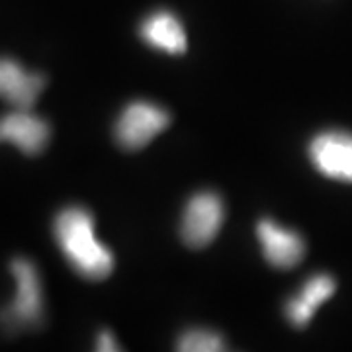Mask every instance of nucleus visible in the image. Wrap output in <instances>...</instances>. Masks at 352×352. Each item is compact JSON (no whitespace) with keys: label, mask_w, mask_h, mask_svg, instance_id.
I'll use <instances>...</instances> for the list:
<instances>
[{"label":"nucleus","mask_w":352,"mask_h":352,"mask_svg":"<svg viewBox=\"0 0 352 352\" xmlns=\"http://www.w3.org/2000/svg\"><path fill=\"white\" fill-rule=\"evenodd\" d=\"M59 249L78 276L100 282L113 272V252L96 237L94 215L82 206H69L53 221Z\"/></svg>","instance_id":"obj_1"},{"label":"nucleus","mask_w":352,"mask_h":352,"mask_svg":"<svg viewBox=\"0 0 352 352\" xmlns=\"http://www.w3.org/2000/svg\"><path fill=\"white\" fill-rule=\"evenodd\" d=\"M10 270L16 280V296L0 314L2 327L6 331L39 327L43 321V286L36 264L28 258H14Z\"/></svg>","instance_id":"obj_2"},{"label":"nucleus","mask_w":352,"mask_h":352,"mask_svg":"<svg viewBox=\"0 0 352 352\" xmlns=\"http://www.w3.org/2000/svg\"><path fill=\"white\" fill-rule=\"evenodd\" d=\"M170 124V113L151 102H131L120 113L113 135L126 151H139L149 145Z\"/></svg>","instance_id":"obj_3"},{"label":"nucleus","mask_w":352,"mask_h":352,"mask_svg":"<svg viewBox=\"0 0 352 352\" xmlns=\"http://www.w3.org/2000/svg\"><path fill=\"white\" fill-rule=\"evenodd\" d=\"M226 208L215 192H198L184 208L180 235L190 249H204L217 237L223 226Z\"/></svg>","instance_id":"obj_4"},{"label":"nucleus","mask_w":352,"mask_h":352,"mask_svg":"<svg viewBox=\"0 0 352 352\" xmlns=\"http://www.w3.org/2000/svg\"><path fill=\"white\" fill-rule=\"evenodd\" d=\"M309 159L327 178L352 182V133L323 131L309 143Z\"/></svg>","instance_id":"obj_5"},{"label":"nucleus","mask_w":352,"mask_h":352,"mask_svg":"<svg viewBox=\"0 0 352 352\" xmlns=\"http://www.w3.org/2000/svg\"><path fill=\"white\" fill-rule=\"evenodd\" d=\"M256 237L261 241L266 263L274 268L288 270L300 264L305 256V241L300 233L274 223L272 219H261L256 226Z\"/></svg>","instance_id":"obj_6"},{"label":"nucleus","mask_w":352,"mask_h":352,"mask_svg":"<svg viewBox=\"0 0 352 352\" xmlns=\"http://www.w3.org/2000/svg\"><path fill=\"white\" fill-rule=\"evenodd\" d=\"M51 138L50 124L32 110H16L0 118V143L8 141L24 155H39Z\"/></svg>","instance_id":"obj_7"},{"label":"nucleus","mask_w":352,"mask_h":352,"mask_svg":"<svg viewBox=\"0 0 352 352\" xmlns=\"http://www.w3.org/2000/svg\"><path fill=\"white\" fill-rule=\"evenodd\" d=\"M43 88L45 76L25 71L14 59L0 57V98L16 110H32Z\"/></svg>","instance_id":"obj_8"},{"label":"nucleus","mask_w":352,"mask_h":352,"mask_svg":"<svg viewBox=\"0 0 352 352\" xmlns=\"http://www.w3.org/2000/svg\"><path fill=\"white\" fill-rule=\"evenodd\" d=\"M139 36L149 47L168 55H182L188 47L184 25L168 10H157L149 14L141 22Z\"/></svg>","instance_id":"obj_9"},{"label":"nucleus","mask_w":352,"mask_h":352,"mask_svg":"<svg viewBox=\"0 0 352 352\" xmlns=\"http://www.w3.org/2000/svg\"><path fill=\"white\" fill-rule=\"evenodd\" d=\"M335 289H337V282L329 274H315V276L307 278L300 294H296L292 300H288L286 307H284L289 323L298 329L307 327L309 321L314 319L317 307L327 302L335 294Z\"/></svg>","instance_id":"obj_10"},{"label":"nucleus","mask_w":352,"mask_h":352,"mask_svg":"<svg viewBox=\"0 0 352 352\" xmlns=\"http://www.w3.org/2000/svg\"><path fill=\"white\" fill-rule=\"evenodd\" d=\"M176 349L182 352H219L226 351V342L212 329H188L180 335Z\"/></svg>","instance_id":"obj_11"},{"label":"nucleus","mask_w":352,"mask_h":352,"mask_svg":"<svg viewBox=\"0 0 352 352\" xmlns=\"http://www.w3.org/2000/svg\"><path fill=\"white\" fill-rule=\"evenodd\" d=\"M96 349L102 352L120 351L118 342H116V339H113L112 331H102L100 335H98V339H96Z\"/></svg>","instance_id":"obj_12"}]
</instances>
